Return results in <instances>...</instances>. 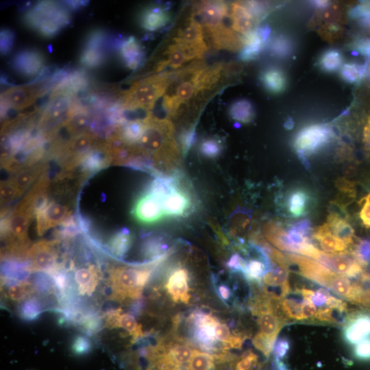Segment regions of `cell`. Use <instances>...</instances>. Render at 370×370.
Wrapping results in <instances>:
<instances>
[{"instance_id": "1", "label": "cell", "mask_w": 370, "mask_h": 370, "mask_svg": "<svg viewBox=\"0 0 370 370\" xmlns=\"http://www.w3.org/2000/svg\"><path fill=\"white\" fill-rule=\"evenodd\" d=\"M223 71L222 64L208 66L197 61L175 71L162 99L164 110L170 116L177 114L182 105L213 89L222 77Z\"/></svg>"}, {"instance_id": "2", "label": "cell", "mask_w": 370, "mask_h": 370, "mask_svg": "<svg viewBox=\"0 0 370 370\" xmlns=\"http://www.w3.org/2000/svg\"><path fill=\"white\" fill-rule=\"evenodd\" d=\"M174 72H164L135 82L121 97L120 105L127 111L143 110L149 112L156 101L166 92Z\"/></svg>"}, {"instance_id": "3", "label": "cell", "mask_w": 370, "mask_h": 370, "mask_svg": "<svg viewBox=\"0 0 370 370\" xmlns=\"http://www.w3.org/2000/svg\"><path fill=\"white\" fill-rule=\"evenodd\" d=\"M67 8L55 1H40L25 12L23 21L40 36L50 38L70 24L71 16Z\"/></svg>"}, {"instance_id": "4", "label": "cell", "mask_w": 370, "mask_h": 370, "mask_svg": "<svg viewBox=\"0 0 370 370\" xmlns=\"http://www.w3.org/2000/svg\"><path fill=\"white\" fill-rule=\"evenodd\" d=\"M145 128L140 139V146L167 161L173 160L178 149L173 138V125L166 119H158L149 113L145 119Z\"/></svg>"}, {"instance_id": "5", "label": "cell", "mask_w": 370, "mask_h": 370, "mask_svg": "<svg viewBox=\"0 0 370 370\" xmlns=\"http://www.w3.org/2000/svg\"><path fill=\"white\" fill-rule=\"evenodd\" d=\"M151 269L120 267L111 273L112 287L115 299L138 298L150 278Z\"/></svg>"}, {"instance_id": "6", "label": "cell", "mask_w": 370, "mask_h": 370, "mask_svg": "<svg viewBox=\"0 0 370 370\" xmlns=\"http://www.w3.org/2000/svg\"><path fill=\"white\" fill-rule=\"evenodd\" d=\"M333 136L328 126L313 124L301 129L295 136L293 146L303 164L308 167L306 156L313 154L325 146Z\"/></svg>"}, {"instance_id": "7", "label": "cell", "mask_w": 370, "mask_h": 370, "mask_svg": "<svg viewBox=\"0 0 370 370\" xmlns=\"http://www.w3.org/2000/svg\"><path fill=\"white\" fill-rule=\"evenodd\" d=\"M108 34L105 30L90 31L85 37L79 54V62L88 68L100 66L108 56Z\"/></svg>"}, {"instance_id": "8", "label": "cell", "mask_w": 370, "mask_h": 370, "mask_svg": "<svg viewBox=\"0 0 370 370\" xmlns=\"http://www.w3.org/2000/svg\"><path fill=\"white\" fill-rule=\"evenodd\" d=\"M314 260L335 273L356 280L365 267L356 260L352 251L340 254H328L321 251Z\"/></svg>"}, {"instance_id": "9", "label": "cell", "mask_w": 370, "mask_h": 370, "mask_svg": "<svg viewBox=\"0 0 370 370\" xmlns=\"http://www.w3.org/2000/svg\"><path fill=\"white\" fill-rule=\"evenodd\" d=\"M194 10L209 36L225 26L223 19L229 14V8L224 1H201L195 5Z\"/></svg>"}, {"instance_id": "10", "label": "cell", "mask_w": 370, "mask_h": 370, "mask_svg": "<svg viewBox=\"0 0 370 370\" xmlns=\"http://www.w3.org/2000/svg\"><path fill=\"white\" fill-rule=\"evenodd\" d=\"M45 91L36 84L14 86L1 94V104L3 110L8 108L21 110L32 105Z\"/></svg>"}, {"instance_id": "11", "label": "cell", "mask_w": 370, "mask_h": 370, "mask_svg": "<svg viewBox=\"0 0 370 370\" xmlns=\"http://www.w3.org/2000/svg\"><path fill=\"white\" fill-rule=\"evenodd\" d=\"M45 58L35 49H25L16 53L12 58L11 66L18 75L32 78L39 77L44 71Z\"/></svg>"}, {"instance_id": "12", "label": "cell", "mask_w": 370, "mask_h": 370, "mask_svg": "<svg viewBox=\"0 0 370 370\" xmlns=\"http://www.w3.org/2000/svg\"><path fill=\"white\" fill-rule=\"evenodd\" d=\"M370 336V314L356 312L347 314L343 323L342 338L349 345L354 346Z\"/></svg>"}, {"instance_id": "13", "label": "cell", "mask_w": 370, "mask_h": 370, "mask_svg": "<svg viewBox=\"0 0 370 370\" xmlns=\"http://www.w3.org/2000/svg\"><path fill=\"white\" fill-rule=\"evenodd\" d=\"M189 273L181 265L172 268L168 273L165 288L175 302L188 304L190 301Z\"/></svg>"}, {"instance_id": "14", "label": "cell", "mask_w": 370, "mask_h": 370, "mask_svg": "<svg viewBox=\"0 0 370 370\" xmlns=\"http://www.w3.org/2000/svg\"><path fill=\"white\" fill-rule=\"evenodd\" d=\"M133 212L134 217L143 223H156L165 217L162 199L149 191L136 201Z\"/></svg>"}, {"instance_id": "15", "label": "cell", "mask_w": 370, "mask_h": 370, "mask_svg": "<svg viewBox=\"0 0 370 370\" xmlns=\"http://www.w3.org/2000/svg\"><path fill=\"white\" fill-rule=\"evenodd\" d=\"M165 217H182L190 211L192 201L188 193L176 185L162 201Z\"/></svg>"}, {"instance_id": "16", "label": "cell", "mask_w": 370, "mask_h": 370, "mask_svg": "<svg viewBox=\"0 0 370 370\" xmlns=\"http://www.w3.org/2000/svg\"><path fill=\"white\" fill-rule=\"evenodd\" d=\"M173 42L182 43L192 47L208 49L204 39L202 25L191 16L188 21L181 27L173 38Z\"/></svg>"}, {"instance_id": "17", "label": "cell", "mask_w": 370, "mask_h": 370, "mask_svg": "<svg viewBox=\"0 0 370 370\" xmlns=\"http://www.w3.org/2000/svg\"><path fill=\"white\" fill-rule=\"evenodd\" d=\"M311 202V195L306 189L295 188L286 193L284 201V210L291 217H301L307 213Z\"/></svg>"}, {"instance_id": "18", "label": "cell", "mask_w": 370, "mask_h": 370, "mask_svg": "<svg viewBox=\"0 0 370 370\" xmlns=\"http://www.w3.org/2000/svg\"><path fill=\"white\" fill-rule=\"evenodd\" d=\"M229 16L232 21V29L244 36L255 30L258 23L243 2L232 3Z\"/></svg>"}, {"instance_id": "19", "label": "cell", "mask_w": 370, "mask_h": 370, "mask_svg": "<svg viewBox=\"0 0 370 370\" xmlns=\"http://www.w3.org/2000/svg\"><path fill=\"white\" fill-rule=\"evenodd\" d=\"M171 20L167 9L159 5H149L140 11L138 21L140 27L147 31H156L164 27Z\"/></svg>"}, {"instance_id": "20", "label": "cell", "mask_w": 370, "mask_h": 370, "mask_svg": "<svg viewBox=\"0 0 370 370\" xmlns=\"http://www.w3.org/2000/svg\"><path fill=\"white\" fill-rule=\"evenodd\" d=\"M311 238L318 243L320 247L325 253H343L347 251L349 247L343 241L333 234L328 223L314 230Z\"/></svg>"}, {"instance_id": "21", "label": "cell", "mask_w": 370, "mask_h": 370, "mask_svg": "<svg viewBox=\"0 0 370 370\" xmlns=\"http://www.w3.org/2000/svg\"><path fill=\"white\" fill-rule=\"evenodd\" d=\"M119 56L127 68L136 69L143 60L144 51L140 42L130 36L120 44Z\"/></svg>"}, {"instance_id": "22", "label": "cell", "mask_w": 370, "mask_h": 370, "mask_svg": "<svg viewBox=\"0 0 370 370\" xmlns=\"http://www.w3.org/2000/svg\"><path fill=\"white\" fill-rule=\"evenodd\" d=\"M259 249L258 257L246 260V267L243 274L249 282L260 284L262 277L271 267V262L269 257L260 248Z\"/></svg>"}, {"instance_id": "23", "label": "cell", "mask_w": 370, "mask_h": 370, "mask_svg": "<svg viewBox=\"0 0 370 370\" xmlns=\"http://www.w3.org/2000/svg\"><path fill=\"white\" fill-rule=\"evenodd\" d=\"M121 312L113 311L106 319L107 326L110 328H122L127 331L134 338L143 335L141 325L138 323L135 317L128 313L121 314Z\"/></svg>"}, {"instance_id": "24", "label": "cell", "mask_w": 370, "mask_h": 370, "mask_svg": "<svg viewBox=\"0 0 370 370\" xmlns=\"http://www.w3.org/2000/svg\"><path fill=\"white\" fill-rule=\"evenodd\" d=\"M327 223L333 234L343 241L348 247L354 244V230L345 217H341L336 212L330 213Z\"/></svg>"}, {"instance_id": "25", "label": "cell", "mask_w": 370, "mask_h": 370, "mask_svg": "<svg viewBox=\"0 0 370 370\" xmlns=\"http://www.w3.org/2000/svg\"><path fill=\"white\" fill-rule=\"evenodd\" d=\"M32 269L35 271H51L55 267L56 258L48 245L39 244L31 251Z\"/></svg>"}, {"instance_id": "26", "label": "cell", "mask_w": 370, "mask_h": 370, "mask_svg": "<svg viewBox=\"0 0 370 370\" xmlns=\"http://www.w3.org/2000/svg\"><path fill=\"white\" fill-rule=\"evenodd\" d=\"M263 86L273 94L283 92L286 86V77L282 70L276 67L265 69L260 77Z\"/></svg>"}, {"instance_id": "27", "label": "cell", "mask_w": 370, "mask_h": 370, "mask_svg": "<svg viewBox=\"0 0 370 370\" xmlns=\"http://www.w3.org/2000/svg\"><path fill=\"white\" fill-rule=\"evenodd\" d=\"M98 280V275L93 267L80 268L75 273V280L82 295H90L95 291Z\"/></svg>"}, {"instance_id": "28", "label": "cell", "mask_w": 370, "mask_h": 370, "mask_svg": "<svg viewBox=\"0 0 370 370\" xmlns=\"http://www.w3.org/2000/svg\"><path fill=\"white\" fill-rule=\"evenodd\" d=\"M243 43L244 46L241 49L240 58L243 61H250L258 56L265 42L260 36L258 29H255L243 36Z\"/></svg>"}, {"instance_id": "29", "label": "cell", "mask_w": 370, "mask_h": 370, "mask_svg": "<svg viewBox=\"0 0 370 370\" xmlns=\"http://www.w3.org/2000/svg\"><path fill=\"white\" fill-rule=\"evenodd\" d=\"M229 114L232 119L243 123H249L254 116L251 103L245 99L234 101L230 106Z\"/></svg>"}, {"instance_id": "30", "label": "cell", "mask_w": 370, "mask_h": 370, "mask_svg": "<svg viewBox=\"0 0 370 370\" xmlns=\"http://www.w3.org/2000/svg\"><path fill=\"white\" fill-rule=\"evenodd\" d=\"M301 301L293 298L284 297L278 301V308L280 313L286 319L301 321H304L301 313Z\"/></svg>"}, {"instance_id": "31", "label": "cell", "mask_w": 370, "mask_h": 370, "mask_svg": "<svg viewBox=\"0 0 370 370\" xmlns=\"http://www.w3.org/2000/svg\"><path fill=\"white\" fill-rule=\"evenodd\" d=\"M214 355L195 349L185 370H214Z\"/></svg>"}, {"instance_id": "32", "label": "cell", "mask_w": 370, "mask_h": 370, "mask_svg": "<svg viewBox=\"0 0 370 370\" xmlns=\"http://www.w3.org/2000/svg\"><path fill=\"white\" fill-rule=\"evenodd\" d=\"M67 208L59 204H51L47 206L41 214V219L45 223V227H48L60 223L66 217Z\"/></svg>"}, {"instance_id": "33", "label": "cell", "mask_w": 370, "mask_h": 370, "mask_svg": "<svg viewBox=\"0 0 370 370\" xmlns=\"http://www.w3.org/2000/svg\"><path fill=\"white\" fill-rule=\"evenodd\" d=\"M343 56L341 52L335 49H330L324 51L319 60V64L324 71L332 73L341 67Z\"/></svg>"}, {"instance_id": "34", "label": "cell", "mask_w": 370, "mask_h": 370, "mask_svg": "<svg viewBox=\"0 0 370 370\" xmlns=\"http://www.w3.org/2000/svg\"><path fill=\"white\" fill-rule=\"evenodd\" d=\"M367 63L359 65L356 63H346L341 66L340 74L341 77L349 83H355L361 79L365 74Z\"/></svg>"}, {"instance_id": "35", "label": "cell", "mask_w": 370, "mask_h": 370, "mask_svg": "<svg viewBox=\"0 0 370 370\" xmlns=\"http://www.w3.org/2000/svg\"><path fill=\"white\" fill-rule=\"evenodd\" d=\"M145 128V119L143 120L132 121L123 130V138L130 143L137 142L140 140Z\"/></svg>"}, {"instance_id": "36", "label": "cell", "mask_w": 370, "mask_h": 370, "mask_svg": "<svg viewBox=\"0 0 370 370\" xmlns=\"http://www.w3.org/2000/svg\"><path fill=\"white\" fill-rule=\"evenodd\" d=\"M293 45L290 39L284 36L275 37L270 44L271 52L277 57L286 58L290 55Z\"/></svg>"}, {"instance_id": "37", "label": "cell", "mask_w": 370, "mask_h": 370, "mask_svg": "<svg viewBox=\"0 0 370 370\" xmlns=\"http://www.w3.org/2000/svg\"><path fill=\"white\" fill-rule=\"evenodd\" d=\"M352 251L362 266H368L370 264V238L358 240Z\"/></svg>"}, {"instance_id": "38", "label": "cell", "mask_w": 370, "mask_h": 370, "mask_svg": "<svg viewBox=\"0 0 370 370\" xmlns=\"http://www.w3.org/2000/svg\"><path fill=\"white\" fill-rule=\"evenodd\" d=\"M132 243V238L129 233L121 232L118 234L110 242L111 249L119 256H123L129 249Z\"/></svg>"}, {"instance_id": "39", "label": "cell", "mask_w": 370, "mask_h": 370, "mask_svg": "<svg viewBox=\"0 0 370 370\" xmlns=\"http://www.w3.org/2000/svg\"><path fill=\"white\" fill-rule=\"evenodd\" d=\"M40 312V304L34 298L24 301L19 308L20 316L29 321L35 319Z\"/></svg>"}, {"instance_id": "40", "label": "cell", "mask_w": 370, "mask_h": 370, "mask_svg": "<svg viewBox=\"0 0 370 370\" xmlns=\"http://www.w3.org/2000/svg\"><path fill=\"white\" fill-rule=\"evenodd\" d=\"M258 356L252 351H247L234 362L233 370H252L256 365Z\"/></svg>"}, {"instance_id": "41", "label": "cell", "mask_w": 370, "mask_h": 370, "mask_svg": "<svg viewBox=\"0 0 370 370\" xmlns=\"http://www.w3.org/2000/svg\"><path fill=\"white\" fill-rule=\"evenodd\" d=\"M27 223L28 221L25 215L16 214L10 220V230L15 236L23 238L26 234Z\"/></svg>"}, {"instance_id": "42", "label": "cell", "mask_w": 370, "mask_h": 370, "mask_svg": "<svg viewBox=\"0 0 370 370\" xmlns=\"http://www.w3.org/2000/svg\"><path fill=\"white\" fill-rule=\"evenodd\" d=\"M71 349L75 356H84L90 352V341L85 336L77 335L71 343Z\"/></svg>"}, {"instance_id": "43", "label": "cell", "mask_w": 370, "mask_h": 370, "mask_svg": "<svg viewBox=\"0 0 370 370\" xmlns=\"http://www.w3.org/2000/svg\"><path fill=\"white\" fill-rule=\"evenodd\" d=\"M30 284L29 283L21 282L11 285L8 289V295L13 301H22L30 293Z\"/></svg>"}, {"instance_id": "44", "label": "cell", "mask_w": 370, "mask_h": 370, "mask_svg": "<svg viewBox=\"0 0 370 370\" xmlns=\"http://www.w3.org/2000/svg\"><path fill=\"white\" fill-rule=\"evenodd\" d=\"M221 145L214 138L204 140L200 146L201 153L208 158H215L219 156L221 151Z\"/></svg>"}, {"instance_id": "45", "label": "cell", "mask_w": 370, "mask_h": 370, "mask_svg": "<svg viewBox=\"0 0 370 370\" xmlns=\"http://www.w3.org/2000/svg\"><path fill=\"white\" fill-rule=\"evenodd\" d=\"M353 356L360 361H370V336L354 346Z\"/></svg>"}, {"instance_id": "46", "label": "cell", "mask_w": 370, "mask_h": 370, "mask_svg": "<svg viewBox=\"0 0 370 370\" xmlns=\"http://www.w3.org/2000/svg\"><path fill=\"white\" fill-rule=\"evenodd\" d=\"M14 33L10 29L1 31V53L6 55L12 50L14 42Z\"/></svg>"}, {"instance_id": "47", "label": "cell", "mask_w": 370, "mask_h": 370, "mask_svg": "<svg viewBox=\"0 0 370 370\" xmlns=\"http://www.w3.org/2000/svg\"><path fill=\"white\" fill-rule=\"evenodd\" d=\"M243 3L257 21L267 14L269 9L268 5L266 3L259 1H245Z\"/></svg>"}, {"instance_id": "48", "label": "cell", "mask_w": 370, "mask_h": 370, "mask_svg": "<svg viewBox=\"0 0 370 370\" xmlns=\"http://www.w3.org/2000/svg\"><path fill=\"white\" fill-rule=\"evenodd\" d=\"M336 310L331 308L325 306L317 310V312L314 316V319L323 323H339L340 321L334 316V311Z\"/></svg>"}, {"instance_id": "49", "label": "cell", "mask_w": 370, "mask_h": 370, "mask_svg": "<svg viewBox=\"0 0 370 370\" xmlns=\"http://www.w3.org/2000/svg\"><path fill=\"white\" fill-rule=\"evenodd\" d=\"M359 204L361 206L359 212L361 222L366 228H370V193L361 199Z\"/></svg>"}, {"instance_id": "50", "label": "cell", "mask_w": 370, "mask_h": 370, "mask_svg": "<svg viewBox=\"0 0 370 370\" xmlns=\"http://www.w3.org/2000/svg\"><path fill=\"white\" fill-rule=\"evenodd\" d=\"M92 137L88 134H82L77 136L72 142V149L75 152H83L86 151L91 145Z\"/></svg>"}, {"instance_id": "51", "label": "cell", "mask_w": 370, "mask_h": 370, "mask_svg": "<svg viewBox=\"0 0 370 370\" xmlns=\"http://www.w3.org/2000/svg\"><path fill=\"white\" fill-rule=\"evenodd\" d=\"M180 139L183 155H186L195 140V128L193 127L184 131Z\"/></svg>"}, {"instance_id": "52", "label": "cell", "mask_w": 370, "mask_h": 370, "mask_svg": "<svg viewBox=\"0 0 370 370\" xmlns=\"http://www.w3.org/2000/svg\"><path fill=\"white\" fill-rule=\"evenodd\" d=\"M324 10L321 18L328 23L327 25H337L336 23L341 19V13L339 8L334 5L328 6Z\"/></svg>"}, {"instance_id": "53", "label": "cell", "mask_w": 370, "mask_h": 370, "mask_svg": "<svg viewBox=\"0 0 370 370\" xmlns=\"http://www.w3.org/2000/svg\"><path fill=\"white\" fill-rule=\"evenodd\" d=\"M329 290L320 288L314 291L310 298V301L315 306L323 308L326 306L328 297L330 295Z\"/></svg>"}, {"instance_id": "54", "label": "cell", "mask_w": 370, "mask_h": 370, "mask_svg": "<svg viewBox=\"0 0 370 370\" xmlns=\"http://www.w3.org/2000/svg\"><path fill=\"white\" fill-rule=\"evenodd\" d=\"M290 350V341L286 338L278 339L273 347V354L275 359H283Z\"/></svg>"}, {"instance_id": "55", "label": "cell", "mask_w": 370, "mask_h": 370, "mask_svg": "<svg viewBox=\"0 0 370 370\" xmlns=\"http://www.w3.org/2000/svg\"><path fill=\"white\" fill-rule=\"evenodd\" d=\"M227 266L234 271H240L243 273L246 267V260L238 254L235 253L228 260Z\"/></svg>"}, {"instance_id": "56", "label": "cell", "mask_w": 370, "mask_h": 370, "mask_svg": "<svg viewBox=\"0 0 370 370\" xmlns=\"http://www.w3.org/2000/svg\"><path fill=\"white\" fill-rule=\"evenodd\" d=\"M338 311L341 313H345L347 312V304L341 299L330 295L327 299L326 306Z\"/></svg>"}, {"instance_id": "57", "label": "cell", "mask_w": 370, "mask_h": 370, "mask_svg": "<svg viewBox=\"0 0 370 370\" xmlns=\"http://www.w3.org/2000/svg\"><path fill=\"white\" fill-rule=\"evenodd\" d=\"M317 312V307L310 301L303 299L301 301V313L304 321L314 318Z\"/></svg>"}, {"instance_id": "58", "label": "cell", "mask_w": 370, "mask_h": 370, "mask_svg": "<svg viewBox=\"0 0 370 370\" xmlns=\"http://www.w3.org/2000/svg\"><path fill=\"white\" fill-rule=\"evenodd\" d=\"M30 180L31 173L29 171L21 172L16 177V185L18 187H24L29 184Z\"/></svg>"}, {"instance_id": "59", "label": "cell", "mask_w": 370, "mask_h": 370, "mask_svg": "<svg viewBox=\"0 0 370 370\" xmlns=\"http://www.w3.org/2000/svg\"><path fill=\"white\" fill-rule=\"evenodd\" d=\"M217 293L219 297L223 301H227L231 296L230 290L224 284H221L218 286Z\"/></svg>"}, {"instance_id": "60", "label": "cell", "mask_w": 370, "mask_h": 370, "mask_svg": "<svg viewBox=\"0 0 370 370\" xmlns=\"http://www.w3.org/2000/svg\"><path fill=\"white\" fill-rule=\"evenodd\" d=\"M15 194L14 188L12 186H4L1 190V195L4 198L8 199Z\"/></svg>"}, {"instance_id": "61", "label": "cell", "mask_w": 370, "mask_h": 370, "mask_svg": "<svg viewBox=\"0 0 370 370\" xmlns=\"http://www.w3.org/2000/svg\"><path fill=\"white\" fill-rule=\"evenodd\" d=\"M311 3L314 8L323 10L327 8L330 4L328 1H313Z\"/></svg>"}, {"instance_id": "62", "label": "cell", "mask_w": 370, "mask_h": 370, "mask_svg": "<svg viewBox=\"0 0 370 370\" xmlns=\"http://www.w3.org/2000/svg\"><path fill=\"white\" fill-rule=\"evenodd\" d=\"M294 122L291 118L288 119L284 123L285 128L291 130L293 127Z\"/></svg>"}]
</instances>
